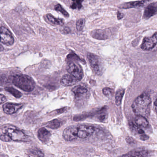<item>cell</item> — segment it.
I'll return each instance as SVG.
<instances>
[{"instance_id":"obj_1","label":"cell","mask_w":157,"mask_h":157,"mask_svg":"<svg viewBox=\"0 0 157 157\" xmlns=\"http://www.w3.org/2000/svg\"><path fill=\"white\" fill-rule=\"evenodd\" d=\"M151 99L146 93H143L137 97L132 104L133 111L136 116H142L147 118L150 113Z\"/></svg>"},{"instance_id":"obj_2","label":"cell","mask_w":157,"mask_h":157,"mask_svg":"<svg viewBox=\"0 0 157 157\" xmlns=\"http://www.w3.org/2000/svg\"><path fill=\"white\" fill-rule=\"evenodd\" d=\"M12 81L16 86L27 92L32 91L36 86L33 78L26 75H15L13 77Z\"/></svg>"},{"instance_id":"obj_3","label":"cell","mask_w":157,"mask_h":157,"mask_svg":"<svg viewBox=\"0 0 157 157\" xmlns=\"http://www.w3.org/2000/svg\"><path fill=\"white\" fill-rule=\"evenodd\" d=\"M88 63L94 72L98 75H100L104 72V64L101 59L99 56L88 53L87 55Z\"/></svg>"},{"instance_id":"obj_4","label":"cell","mask_w":157,"mask_h":157,"mask_svg":"<svg viewBox=\"0 0 157 157\" xmlns=\"http://www.w3.org/2000/svg\"><path fill=\"white\" fill-rule=\"evenodd\" d=\"M4 133L7 135L11 140L14 141H27L28 136L23 132L14 127H7L4 130Z\"/></svg>"},{"instance_id":"obj_5","label":"cell","mask_w":157,"mask_h":157,"mask_svg":"<svg viewBox=\"0 0 157 157\" xmlns=\"http://www.w3.org/2000/svg\"><path fill=\"white\" fill-rule=\"evenodd\" d=\"M77 129V137L83 139L90 137L98 130L94 126L88 125H78Z\"/></svg>"},{"instance_id":"obj_6","label":"cell","mask_w":157,"mask_h":157,"mask_svg":"<svg viewBox=\"0 0 157 157\" xmlns=\"http://www.w3.org/2000/svg\"><path fill=\"white\" fill-rule=\"evenodd\" d=\"M69 75L77 80H81L84 77V73L81 67L74 63H70L66 68Z\"/></svg>"},{"instance_id":"obj_7","label":"cell","mask_w":157,"mask_h":157,"mask_svg":"<svg viewBox=\"0 0 157 157\" xmlns=\"http://www.w3.org/2000/svg\"><path fill=\"white\" fill-rule=\"evenodd\" d=\"M0 41L4 45L11 46L14 44V39L12 33L5 27L0 28Z\"/></svg>"},{"instance_id":"obj_8","label":"cell","mask_w":157,"mask_h":157,"mask_svg":"<svg viewBox=\"0 0 157 157\" xmlns=\"http://www.w3.org/2000/svg\"><path fill=\"white\" fill-rule=\"evenodd\" d=\"M157 42V33L152 36L145 37L141 45V48L144 51H150L156 46Z\"/></svg>"},{"instance_id":"obj_9","label":"cell","mask_w":157,"mask_h":157,"mask_svg":"<svg viewBox=\"0 0 157 157\" xmlns=\"http://www.w3.org/2000/svg\"><path fill=\"white\" fill-rule=\"evenodd\" d=\"M63 137L65 141L70 142L77 138V126H70L65 129Z\"/></svg>"},{"instance_id":"obj_10","label":"cell","mask_w":157,"mask_h":157,"mask_svg":"<svg viewBox=\"0 0 157 157\" xmlns=\"http://www.w3.org/2000/svg\"><path fill=\"white\" fill-rule=\"evenodd\" d=\"M23 104L7 103L3 105V110L7 114H12L16 113L23 107Z\"/></svg>"},{"instance_id":"obj_11","label":"cell","mask_w":157,"mask_h":157,"mask_svg":"<svg viewBox=\"0 0 157 157\" xmlns=\"http://www.w3.org/2000/svg\"><path fill=\"white\" fill-rule=\"evenodd\" d=\"M149 0L137 1L135 2H129L122 4L119 7L121 9H129L131 8H138L145 6L147 3L149 2Z\"/></svg>"},{"instance_id":"obj_12","label":"cell","mask_w":157,"mask_h":157,"mask_svg":"<svg viewBox=\"0 0 157 157\" xmlns=\"http://www.w3.org/2000/svg\"><path fill=\"white\" fill-rule=\"evenodd\" d=\"M157 3L154 2L148 5L144 12L143 18L148 19L157 14Z\"/></svg>"},{"instance_id":"obj_13","label":"cell","mask_w":157,"mask_h":157,"mask_svg":"<svg viewBox=\"0 0 157 157\" xmlns=\"http://www.w3.org/2000/svg\"><path fill=\"white\" fill-rule=\"evenodd\" d=\"M79 81L72 75L68 74L65 75L63 76L61 80V83L65 86H71L75 85Z\"/></svg>"},{"instance_id":"obj_14","label":"cell","mask_w":157,"mask_h":157,"mask_svg":"<svg viewBox=\"0 0 157 157\" xmlns=\"http://www.w3.org/2000/svg\"><path fill=\"white\" fill-rule=\"evenodd\" d=\"M148 154L147 150L143 148H138L128 152L123 157H147Z\"/></svg>"},{"instance_id":"obj_15","label":"cell","mask_w":157,"mask_h":157,"mask_svg":"<svg viewBox=\"0 0 157 157\" xmlns=\"http://www.w3.org/2000/svg\"><path fill=\"white\" fill-rule=\"evenodd\" d=\"M38 138L42 143H46L49 141L51 133L46 128H40L38 132Z\"/></svg>"},{"instance_id":"obj_16","label":"cell","mask_w":157,"mask_h":157,"mask_svg":"<svg viewBox=\"0 0 157 157\" xmlns=\"http://www.w3.org/2000/svg\"><path fill=\"white\" fill-rule=\"evenodd\" d=\"M72 91L74 93L77 98L80 99L87 93L88 89L84 86H77L74 87Z\"/></svg>"},{"instance_id":"obj_17","label":"cell","mask_w":157,"mask_h":157,"mask_svg":"<svg viewBox=\"0 0 157 157\" xmlns=\"http://www.w3.org/2000/svg\"><path fill=\"white\" fill-rule=\"evenodd\" d=\"M91 36L95 39L99 40H105L108 38V33L106 30L97 29L91 32Z\"/></svg>"},{"instance_id":"obj_18","label":"cell","mask_w":157,"mask_h":157,"mask_svg":"<svg viewBox=\"0 0 157 157\" xmlns=\"http://www.w3.org/2000/svg\"><path fill=\"white\" fill-rule=\"evenodd\" d=\"M135 121L136 125L140 128H147L149 125L148 121L147 120L146 118L143 116L139 115L136 116Z\"/></svg>"},{"instance_id":"obj_19","label":"cell","mask_w":157,"mask_h":157,"mask_svg":"<svg viewBox=\"0 0 157 157\" xmlns=\"http://www.w3.org/2000/svg\"><path fill=\"white\" fill-rule=\"evenodd\" d=\"M47 18L49 22L53 25H62L64 24V20L63 19L56 18L51 14H48L47 15Z\"/></svg>"},{"instance_id":"obj_20","label":"cell","mask_w":157,"mask_h":157,"mask_svg":"<svg viewBox=\"0 0 157 157\" xmlns=\"http://www.w3.org/2000/svg\"><path fill=\"white\" fill-rule=\"evenodd\" d=\"M124 94V90L123 89H120L116 92L115 96V102L117 106L120 105Z\"/></svg>"},{"instance_id":"obj_21","label":"cell","mask_w":157,"mask_h":157,"mask_svg":"<svg viewBox=\"0 0 157 157\" xmlns=\"http://www.w3.org/2000/svg\"><path fill=\"white\" fill-rule=\"evenodd\" d=\"M5 90L11 93L13 96L17 98H19L22 96V94L20 91L12 87H5Z\"/></svg>"},{"instance_id":"obj_22","label":"cell","mask_w":157,"mask_h":157,"mask_svg":"<svg viewBox=\"0 0 157 157\" xmlns=\"http://www.w3.org/2000/svg\"><path fill=\"white\" fill-rule=\"evenodd\" d=\"M84 0H72V2L70 5V8L73 9L80 10L82 6V2Z\"/></svg>"},{"instance_id":"obj_23","label":"cell","mask_w":157,"mask_h":157,"mask_svg":"<svg viewBox=\"0 0 157 157\" xmlns=\"http://www.w3.org/2000/svg\"><path fill=\"white\" fill-rule=\"evenodd\" d=\"M61 126V122L57 119L52 120L49 122L47 124V126L50 129H57Z\"/></svg>"},{"instance_id":"obj_24","label":"cell","mask_w":157,"mask_h":157,"mask_svg":"<svg viewBox=\"0 0 157 157\" xmlns=\"http://www.w3.org/2000/svg\"><path fill=\"white\" fill-rule=\"evenodd\" d=\"M54 9L55 10L61 13L65 17H69V14L66 12V10H65L62 6L60 4H57L55 6Z\"/></svg>"},{"instance_id":"obj_25","label":"cell","mask_w":157,"mask_h":157,"mask_svg":"<svg viewBox=\"0 0 157 157\" xmlns=\"http://www.w3.org/2000/svg\"><path fill=\"white\" fill-rule=\"evenodd\" d=\"M29 155L33 157H44L43 153L37 149H33L30 150Z\"/></svg>"},{"instance_id":"obj_26","label":"cell","mask_w":157,"mask_h":157,"mask_svg":"<svg viewBox=\"0 0 157 157\" xmlns=\"http://www.w3.org/2000/svg\"><path fill=\"white\" fill-rule=\"evenodd\" d=\"M85 25V20L83 18H81L77 20L76 23V28L78 31L83 30Z\"/></svg>"},{"instance_id":"obj_27","label":"cell","mask_w":157,"mask_h":157,"mask_svg":"<svg viewBox=\"0 0 157 157\" xmlns=\"http://www.w3.org/2000/svg\"><path fill=\"white\" fill-rule=\"evenodd\" d=\"M103 93L106 97L108 98H111L114 94V91L112 89L110 88L106 87L103 89Z\"/></svg>"},{"instance_id":"obj_28","label":"cell","mask_w":157,"mask_h":157,"mask_svg":"<svg viewBox=\"0 0 157 157\" xmlns=\"http://www.w3.org/2000/svg\"><path fill=\"white\" fill-rule=\"evenodd\" d=\"M126 141L129 144L131 145L136 144L137 143L136 140L131 136H128L126 137Z\"/></svg>"},{"instance_id":"obj_29","label":"cell","mask_w":157,"mask_h":157,"mask_svg":"<svg viewBox=\"0 0 157 157\" xmlns=\"http://www.w3.org/2000/svg\"><path fill=\"white\" fill-rule=\"evenodd\" d=\"M0 140L5 142H9L12 140L11 138L7 135L4 133L0 136Z\"/></svg>"},{"instance_id":"obj_30","label":"cell","mask_w":157,"mask_h":157,"mask_svg":"<svg viewBox=\"0 0 157 157\" xmlns=\"http://www.w3.org/2000/svg\"><path fill=\"white\" fill-rule=\"evenodd\" d=\"M6 101V98L4 95L0 94V104H2Z\"/></svg>"},{"instance_id":"obj_31","label":"cell","mask_w":157,"mask_h":157,"mask_svg":"<svg viewBox=\"0 0 157 157\" xmlns=\"http://www.w3.org/2000/svg\"><path fill=\"white\" fill-rule=\"evenodd\" d=\"M140 138H141V140H143V141H146V140H148L149 139V137L146 135L144 134L141 135Z\"/></svg>"},{"instance_id":"obj_32","label":"cell","mask_w":157,"mask_h":157,"mask_svg":"<svg viewBox=\"0 0 157 157\" xmlns=\"http://www.w3.org/2000/svg\"><path fill=\"white\" fill-rule=\"evenodd\" d=\"M124 15L123 13L120 12H118L117 13V16H118V19H121L124 17Z\"/></svg>"},{"instance_id":"obj_33","label":"cell","mask_w":157,"mask_h":157,"mask_svg":"<svg viewBox=\"0 0 157 157\" xmlns=\"http://www.w3.org/2000/svg\"><path fill=\"white\" fill-rule=\"evenodd\" d=\"M70 29H69V28H65V29H64V32L65 33H69V32H70Z\"/></svg>"},{"instance_id":"obj_34","label":"cell","mask_w":157,"mask_h":157,"mask_svg":"<svg viewBox=\"0 0 157 157\" xmlns=\"http://www.w3.org/2000/svg\"><path fill=\"white\" fill-rule=\"evenodd\" d=\"M0 157H8L6 156V155H1V156H0Z\"/></svg>"}]
</instances>
